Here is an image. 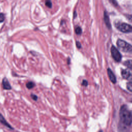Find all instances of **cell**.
I'll return each instance as SVG.
<instances>
[{"label":"cell","mask_w":132,"mask_h":132,"mask_svg":"<svg viewBox=\"0 0 132 132\" xmlns=\"http://www.w3.org/2000/svg\"><path fill=\"white\" fill-rule=\"evenodd\" d=\"M120 120L126 125H130L132 123V117L130 111L128 110L126 105H123L120 110Z\"/></svg>","instance_id":"obj_1"},{"label":"cell","mask_w":132,"mask_h":132,"mask_svg":"<svg viewBox=\"0 0 132 132\" xmlns=\"http://www.w3.org/2000/svg\"><path fill=\"white\" fill-rule=\"evenodd\" d=\"M117 44L121 51L126 53H132V45L126 41L121 39H118Z\"/></svg>","instance_id":"obj_2"},{"label":"cell","mask_w":132,"mask_h":132,"mask_svg":"<svg viewBox=\"0 0 132 132\" xmlns=\"http://www.w3.org/2000/svg\"><path fill=\"white\" fill-rule=\"evenodd\" d=\"M115 26L120 31L125 33H128L132 31V26L125 23H117Z\"/></svg>","instance_id":"obj_3"},{"label":"cell","mask_w":132,"mask_h":132,"mask_svg":"<svg viewBox=\"0 0 132 132\" xmlns=\"http://www.w3.org/2000/svg\"><path fill=\"white\" fill-rule=\"evenodd\" d=\"M111 53L112 57L115 61L117 62H119L121 61L122 56L119 51L114 46H112L111 47Z\"/></svg>","instance_id":"obj_4"},{"label":"cell","mask_w":132,"mask_h":132,"mask_svg":"<svg viewBox=\"0 0 132 132\" xmlns=\"http://www.w3.org/2000/svg\"><path fill=\"white\" fill-rule=\"evenodd\" d=\"M121 75L124 79L129 80H132V73L130 72L129 71L126 69H124L122 70L121 72Z\"/></svg>","instance_id":"obj_5"},{"label":"cell","mask_w":132,"mask_h":132,"mask_svg":"<svg viewBox=\"0 0 132 132\" xmlns=\"http://www.w3.org/2000/svg\"><path fill=\"white\" fill-rule=\"evenodd\" d=\"M2 86L3 89L5 90H10L11 89V86L6 77L3 78L2 80Z\"/></svg>","instance_id":"obj_6"},{"label":"cell","mask_w":132,"mask_h":132,"mask_svg":"<svg viewBox=\"0 0 132 132\" xmlns=\"http://www.w3.org/2000/svg\"><path fill=\"white\" fill-rule=\"evenodd\" d=\"M107 73H108V75L109 76V78L110 81L113 84L116 83V77L114 74H113V73L112 72V71L110 69H107Z\"/></svg>","instance_id":"obj_7"},{"label":"cell","mask_w":132,"mask_h":132,"mask_svg":"<svg viewBox=\"0 0 132 132\" xmlns=\"http://www.w3.org/2000/svg\"><path fill=\"white\" fill-rule=\"evenodd\" d=\"M0 122L3 124L4 125H5V126H7V127L11 128V129H13V128L11 127V126L7 122V121L5 119V118H4V117L0 113Z\"/></svg>","instance_id":"obj_8"},{"label":"cell","mask_w":132,"mask_h":132,"mask_svg":"<svg viewBox=\"0 0 132 132\" xmlns=\"http://www.w3.org/2000/svg\"><path fill=\"white\" fill-rule=\"evenodd\" d=\"M104 19L105 23L106 26L109 28H110L111 25H110V21H109V16H108V15L106 11H105V12H104Z\"/></svg>","instance_id":"obj_9"},{"label":"cell","mask_w":132,"mask_h":132,"mask_svg":"<svg viewBox=\"0 0 132 132\" xmlns=\"http://www.w3.org/2000/svg\"><path fill=\"white\" fill-rule=\"evenodd\" d=\"M124 64L127 68L132 70V60H127L125 61Z\"/></svg>","instance_id":"obj_10"},{"label":"cell","mask_w":132,"mask_h":132,"mask_svg":"<svg viewBox=\"0 0 132 132\" xmlns=\"http://www.w3.org/2000/svg\"><path fill=\"white\" fill-rule=\"evenodd\" d=\"M35 86V84L34 82L32 81H29L26 84V87L28 89H32V88H34Z\"/></svg>","instance_id":"obj_11"},{"label":"cell","mask_w":132,"mask_h":132,"mask_svg":"<svg viewBox=\"0 0 132 132\" xmlns=\"http://www.w3.org/2000/svg\"><path fill=\"white\" fill-rule=\"evenodd\" d=\"M45 4L49 8H51L52 7V2L51 1V0H46L45 1Z\"/></svg>","instance_id":"obj_12"},{"label":"cell","mask_w":132,"mask_h":132,"mask_svg":"<svg viewBox=\"0 0 132 132\" xmlns=\"http://www.w3.org/2000/svg\"><path fill=\"white\" fill-rule=\"evenodd\" d=\"M127 89L130 92H132V82H129L126 85Z\"/></svg>","instance_id":"obj_13"},{"label":"cell","mask_w":132,"mask_h":132,"mask_svg":"<svg viewBox=\"0 0 132 132\" xmlns=\"http://www.w3.org/2000/svg\"><path fill=\"white\" fill-rule=\"evenodd\" d=\"M75 32L77 35H80L81 34V32H82V30H81V29L80 27L78 26L76 28H75Z\"/></svg>","instance_id":"obj_14"},{"label":"cell","mask_w":132,"mask_h":132,"mask_svg":"<svg viewBox=\"0 0 132 132\" xmlns=\"http://www.w3.org/2000/svg\"><path fill=\"white\" fill-rule=\"evenodd\" d=\"M5 20V16L3 13H0V22H2Z\"/></svg>","instance_id":"obj_15"},{"label":"cell","mask_w":132,"mask_h":132,"mask_svg":"<svg viewBox=\"0 0 132 132\" xmlns=\"http://www.w3.org/2000/svg\"><path fill=\"white\" fill-rule=\"evenodd\" d=\"M30 96H31V97L34 101H37V100H38V97H37V96L36 95H35V94H31L30 95Z\"/></svg>","instance_id":"obj_16"},{"label":"cell","mask_w":132,"mask_h":132,"mask_svg":"<svg viewBox=\"0 0 132 132\" xmlns=\"http://www.w3.org/2000/svg\"><path fill=\"white\" fill-rule=\"evenodd\" d=\"M111 3H112L114 6H117L118 3L116 1V0H109Z\"/></svg>","instance_id":"obj_17"},{"label":"cell","mask_w":132,"mask_h":132,"mask_svg":"<svg viewBox=\"0 0 132 132\" xmlns=\"http://www.w3.org/2000/svg\"><path fill=\"white\" fill-rule=\"evenodd\" d=\"M82 85L84 86H87L88 85V81L86 80H83L82 82Z\"/></svg>","instance_id":"obj_18"},{"label":"cell","mask_w":132,"mask_h":132,"mask_svg":"<svg viewBox=\"0 0 132 132\" xmlns=\"http://www.w3.org/2000/svg\"><path fill=\"white\" fill-rule=\"evenodd\" d=\"M76 46L78 48H80L81 47V44L78 41H76Z\"/></svg>","instance_id":"obj_19"},{"label":"cell","mask_w":132,"mask_h":132,"mask_svg":"<svg viewBox=\"0 0 132 132\" xmlns=\"http://www.w3.org/2000/svg\"><path fill=\"white\" fill-rule=\"evenodd\" d=\"M67 62H68V64H69L70 63V59L69 58H68V60H67Z\"/></svg>","instance_id":"obj_20"},{"label":"cell","mask_w":132,"mask_h":132,"mask_svg":"<svg viewBox=\"0 0 132 132\" xmlns=\"http://www.w3.org/2000/svg\"><path fill=\"white\" fill-rule=\"evenodd\" d=\"M76 16V12L75 11H74V18H75Z\"/></svg>","instance_id":"obj_21"},{"label":"cell","mask_w":132,"mask_h":132,"mask_svg":"<svg viewBox=\"0 0 132 132\" xmlns=\"http://www.w3.org/2000/svg\"><path fill=\"white\" fill-rule=\"evenodd\" d=\"M130 113H131V117H132V111H130Z\"/></svg>","instance_id":"obj_22"},{"label":"cell","mask_w":132,"mask_h":132,"mask_svg":"<svg viewBox=\"0 0 132 132\" xmlns=\"http://www.w3.org/2000/svg\"><path fill=\"white\" fill-rule=\"evenodd\" d=\"M131 102H132V100H131Z\"/></svg>","instance_id":"obj_23"}]
</instances>
